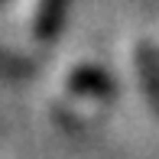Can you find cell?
Wrapping results in <instances>:
<instances>
[{
	"label": "cell",
	"instance_id": "4",
	"mask_svg": "<svg viewBox=\"0 0 159 159\" xmlns=\"http://www.w3.org/2000/svg\"><path fill=\"white\" fill-rule=\"evenodd\" d=\"M30 71H33V65L23 55H16V52L0 46V78H26Z\"/></svg>",
	"mask_w": 159,
	"mask_h": 159
},
{
	"label": "cell",
	"instance_id": "1",
	"mask_svg": "<svg viewBox=\"0 0 159 159\" xmlns=\"http://www.w3.org/2000/svg\"><path fill=\"white\" fill-rule=\"evenodd\" d=\"M68 7L71 0H36L33 3V16H30V30L36 39L49 42L55 39L65 23V16H68Z\"/></svg>",
	"mask_w": 159,
	"mask_h": 159
},
{
	"label": "cell",
	"instance_id": "2",
	"mask_svg": "<svg viewBox=\"0 0 159 159\" xmlns=\"http://www.w3.org/2000/svg\"><path fill=\"white\" fill-rule=\"evenodd\" d=\"M68 91H71V94H78V98L98 101V98H107V94L114 91V81H111L101 68L81 65V68H75V71L68 75Z\"/></svg>",
	"mask_w": 159,
	"mask_h": 159
},
{
	"label": "cell",
	"instance_id": "3",
	"mask_svg": "<svg viewBox=\"0 0 159 159\" xmlns=\"http://www.w3.org/2000/svg\"><path fill=\"white\" fill-rule=\"evenodd\" d=\"M136 75H140V84L146 91V98L159 111V55L149 46H136Z\"/></svg>",
	"mask_w": 159,
	"mask_h": 159
}]
</instances>
